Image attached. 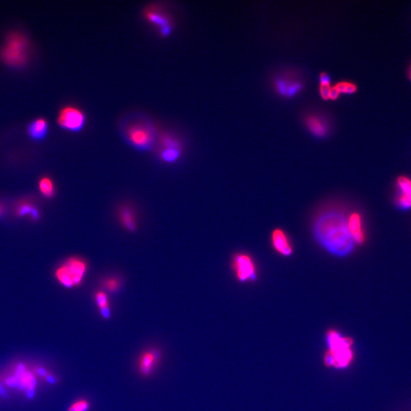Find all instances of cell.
I'll return each instance as SVG.
<instances>
[{"instance_id": "9", "label": "cell", "mask_w": 411, "mask_h": 411, "mask_svg": "<svg viewBox=\"0 0 411 411\" xmlns=\"http://www.w3.org/2000/svg\"><path fill=\"white\" fill-rule=\"evenodd\" d=\"M127 136L128 140L138 148H148L153 142L152 131L142 124H133L129 127L127 131Z\"/></svg>"}, {"instance_id": "28", "label": "cell", "mask_w": 411, "mask_h": 411, "mask_svg": "<svg viewBox=\"0 0 411 411\" xmlns=\"http://www.w3.org/2000/svg\"><path fill=\"white\" fill-rule=\"evenodd\" d=\"M4 212H5V207L2 204H0V216L3 214Z\"/></svg>"}, {"instance_id": "26", "label": "cell", "mask_w": 411, "mask_h": 411, "mask_svg": "<svg viewBox=\"0 0 411 411\" xmlns=\"http://www.w3.org/2000/svg\"><path fill=\"white\" fill-rule=\"evenodd\" d=\"M340 94L337 89L335 86H331V92H330V100L331 101H336L340 97Z\"/></svg>"}, {"instance_id": "20", "label": "cell", "mask_w": 411, "mask_h": 411, "mask_svg": "<svg viewBox=\"0 0 411 411\" xmlns=\"http://www.w3.org/2000/svg\"><path fill=\"white\" fill-rule=\"evenodd\" d=\"M181 155V149L175 148L163 149L161 152V157L163 160L167 162H173L176 161Z\"/></svg>"}, {"instance_id": "29", "label": "cell", "mask_w": 411, "mask_h": 411, "mask_svg": "<svg viewBox=\"0 0 411 411\" xmlns=\"http://www.w3.org/2000/svg\"><path fill=\"white\" fill-rule=\"evenodd\" d=\"M38 373L40 374V375H41V376L45 375L46 374L45 370H43V369H40V370H38Z\"/></svg>"}, {"instance_id": "3", "label": "cell", "mask_w": 411, "mask_h": 411, "mask_svg": "<svg viewBox=\"0 0 411 411\" xmlns=\"http://www.w3.org/2000/svg\"><path fill=\"white\" fill-rule=\"evenodd\" d=\"M87 268V264L83 260L74 257L66 260V262L56 269L55 277L64 287H75L82 283Z\"/></svg>"}, {"instance_id": "19", "label": "cell", "mask_w": 411, "mask_h": 411, "mask_svg": "<svg viewBox=\"0 0 411 411\" xmlns=\"http://www.w3.org/2000/svg\"><path fill=\"white\" fill-rule=\"evenodd\" d=\"M334 86L337 89L340 94H355L358 90L357 86L350 81H340Z\"/></svg>"}, {"instance_id": "8", "label": "cell", "mask_w": 411, "mask_h": 411, "mask_svg": "<svg viewBox=\"0 0 411 411\" xmlns=\"http://www.w3.org/2000/svg\"><path fill=\"white\" fill-rule=\"evenodd\" d=\"M304 124L312 136L324 139L331 133V125L328 117L318 112L308 113L304 117Z\"/></svg>"}, {"instance_id": "30", "label": "cell", "mask_w": 411, "mask_h": 411, "mask_svg": "<svg viewBox=\"0 0 411 411\" xmlns=\"http://www.w3.org/2000/svg\"><path fill=\"white\" fill-rule=\"evenodd\" d=\"M408 76L410 80L411 81V66H410L409 70H408Z\"/></svg>"}, {"instance_id": "17", "label": "cell", "mask_w": 411, "mask_h": 411, "mask_svg": "<svg viewBox=\"0 0 411 411\" xmlns=\"http://www.w3.org/2000/svg\"><path fill=\"white\" fill-rule=\"evenodd\" d=\"M120 220L121 224L125 227L128 230L133 231L136 227V217H135L133 211L130 207L121 208L120 213Z\"/></svg>"}, {"instance_id": "11", "label": "cell", "mask_w": 411, "mask_h": 411, "mask_svg": "<svg viewBox=\"0 0 411 411\" xmlns=\"http://www.w3.org/2000/svg\"><path fill=\"white\" fill-rule=\"evenodd\" d=\"M270 242L273 248L281 256L289 257L293 255V247L291 239L282 228H277L273 230Z\"/></svg>"}, {"instance_id": "27", "label": "cell", "mask_w": 411, "mask_h": 411, "mask_svg": "<svg viewBox=\"0 0 411 411\" xmlns=\"http://www.w3.org/2000/svg\"><path fill=\"white\" fill-rule=\"evenodd\" d=\"M47 381H48V382H49V383L51 384H54L56 382V379H55L54 377L51 376V375H49V376H47Z\"/></svg>"}, {"instance_id": "14", "label": "cell", "mask_w": 411, "mask_h": 411, "mask_svg": "<svg viewBox=\"0 0 411 411\" xmlns=\"http://www.w3.org/2000/svg\"><path fill=\"white\" fill-rule=\"evenodd\" d=\"M348 228L350 235L352 236L355 245L362 244L366 241L364 227L362 223V216L357 212L348 214Z\"/></svg>"}, {"instance_id": "21", "label": "cell", "mask_w": 411, "mask_h": 411, "mask_svg": "<svg viewBox=\"0 0 411 411\" xmlns=\"http://www.w3.org/2000/svg\"><path fill=\"white\" fill-rule=\"evenodd\" d=\"M94 299H95L96 304L98 305L99 309H102V308L109 307L108 297L105 292L99 291L98 293H96Z\"/></svg>"}, {"instance_id": "1", "label": "cell", "mask_w": 411, "mask_h": 411, "mask_svg": "<svg viewBox=\"0 0 411 411\" xmlns=\"http://www.w3.org/2000/svg\"><path fill=\"white\" fill-rule=\"evenodd\" d=\"M348 214L340 208L331 207L319 213L312 224L318 244L331 255L339 258L352 254L355 244L348 228Z\"/></svg>"}, {"instance_id": "15", "label": "cell", "mask_w": 411, "mask_h": 411, "mask_svg": "<svg viewBox=\"0 0 411 411\" xmlns=\"http://www.w3.org/2000/svg\"><path fill=\"white\" fill-rule=\"evenodd\" d=\"M47 132H48V123L45 119H36L28 126V134L33 140H44L47 136Z\"/></svg>"}, {"instance_id": "2", "label": "cell", "mask_w": 411, "mask_h": 411, "mask_svg": "<svg viewBox=\"0 0 411 411\" xmlns=\"http://www.w3.org/2000/svg\"><path fill=\"white\" fill-rule=\"evenodd\" d=\"M326 349L323 355V364L330 370H345L355 359L354 340L336 328H329L324 334Z\"/></svg>"}, {"instance_id": "16", "label": "cell", "mask_w": 411, "mask_h": 411, "mask_svg": "<svg viewBox=\"0 0 411 411\" xmlns=\"http://www.w3.org/2000/svg\"><path fill=\"white\" fill-rule=\"evenodd\" d=\"M16 213L19 216H31L33 220H37L40 216L38 209L29 201H23L18 203L16 206Z\"/></svg>"}, {"instance_id": "4", "label": "cell", "mask_w": 411, "mask_h": 411, "mask_svg": "<svg viewBox=\"0 0 411 411\" xmlns=\"http://www.w3.org/2000/svg\"><path fill=\"white\" fill-rule=\"evenodd\" d=\"M232 269L239 282H255L258 279V268L255 260L245 252L236 253L232 259Z\"/></svg>"}, {"instance_id": "5", "label": "cell", "mask_w": 411, "mask_h": 411, "mask_svg": "<svg viewBox=\"0 0 411 411\" xmlns=\"http://www.w3.org/2000/svg\"><path fill=\"white\" fill-rule=\"evenodd\" d=\"M27 40L25 37L13 34L5 44L2 51V57L5 63L13 66H19L26 60Z\"/></svg>"}, {"instance_id": "18", "label": "cell", "mask_w": 411, "mask_h": 411, "mask_svg": "<svg viewBox=\"0 0 411 411\" xmlns=\"http://www.w3.org/2000/svg\"><path fill=\"white\" fill-rule=\"evenodd\" d=\"M39 190L44 197H47V198L52 197L54 195V192H55L52 180L50 178H47V177L42 178L39 181Z\"/></svg>"}, {"instance_id": "7", "label": "cell", "mask_w": 411, "mask_h": 411, "mask_svg": "<svg viewBox=\"0 0 411 411\" xmlns=\"http://www.w3.org/2000/svg\"><path fill=\"white\" fill-rule=\"evenodd\" d=\"M273 86L277 94L286 98H293L304 88L303 82L298 76L292 74L277 75L274 78Z\"/></svg>"}, {"instance_id": "22", "label": "cell", "mask_w": 411, "mask_h": 411, "mask_svg": "<svg viewBox=\"0 0 411 411\" xmlns=\"http://www.w3.org/2000/svg\"><path fill=\"white\" fill-rule=\"evenodd\" d=\"M105 288L108 289V291L115 292L120 288V282L117 278H108L104 282Z\"/></svg>"}, {"instance_id": "10", "label": "cell", "mask_w": 411, "mask_h": 411, "mask_svg": "<svg viewBox=\"0 0 411 411\" xmlns=\"http://www.w3.org/2000/svg\"><path fill=\"white\" fill-rule=\"evenodd\" d=\"M396 184V207L403 211L409 210L411 209V180L405 176H400Z\"/></svg>"}, {"instance_id": "23", "label": "cell", "mask_w": 411, "mask_h": 411, "mask_svg": "<svg viewBox=\"0 0 411 411\" xmlns=\"http://www.w3.org/2000/svg\"><path fill=\"white\" fill-rule=\"evenodd\" d=\"M90 407L89 401L86 400H80L70 407L68 411H88Z\"/></svg>"}, {"instance_id": "12", "label": "cell", "mask_w": 411, "mask_h": 411, "mask_svg": "<svg viewBox=\"0 0 411 411\" xmlns=\"http://www.w3.org/2000/svg\"><path fill=\"white\" fill-rule=\"evenodd\" d=\"M146 19L152 23V25L158 27L161 35L167 37L171 34L172 30V23L167 15L158 9H147L145 13Z\"/></svg>"}, {"instance_id": "13", "label": "cell", "mask_w": 411, "mask_h": 411, "mask_svg": "<svg viewBox=\"0 0 411 411\" xmlns=\"http://www.w3.org/2000/svg\"><path fill=\"white\" fill-rule=\"evenodd\" d=\"M161 359V354L159 350H149L140 355L138 369L143 376H149L153 373L156 366L159 364Z\"/></svg>"}, {"instance_id": "6", "label": "cell", "mask_w": 411, "mask_h": 411, "mask_svg": "<svg viewBox=\"0 0 411 411\" xmlns=\"http://www.w3.org/2000/svg\"><path fill=\"white\" fill-rule=\"evenodd\" d=\"M86 114L75 106L64 107L58 115L57 123L60 128L71 132H78L85 127Z\"/></svg>"}, {"instance_id": "24", "label": "cell", "mask_w": 411, "mask_h": 411, "mask_svg": "<svg viewBox=\"0 0 411 411\" xmlns=\"http://www.w3.org/2000/svg\"><path fill=\"white\" fill-rule=\"evenodd\" d=\"M331 86H319V94L321 96L324 101H329L330 92H331Z\"/></svg>"}, {"instance_id": "25", "label": "cell", "mask_w": 411, "mask_h": 411, "mask_svg": "<svg viewBox=\"0 0 411 411\" xmlns=\"http://www.w3.org/2000/svg\"><path fill=\"white\" fill-rule=\"evenodd\" d=\"M319 82H320L319 86H331V78L329 74L325 72H321L319 75Z\"/></svg>"}]
</instances>
